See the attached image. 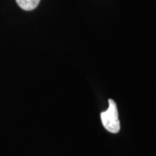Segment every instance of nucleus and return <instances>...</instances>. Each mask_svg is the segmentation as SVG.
Returning a JSON list of instances; mask_svg holds the SVG:
<instances>
[{
  "label": "nucleus",
  "mask_w": 156,
  "mask_h": 156,
  "mask_svg": "<svg viewBox=\"0 0 156 156\" xmlns=\"http://www.w3.org/2000/svg\"><path fill=\"white\" fill-rule=\"evenodd\" d=\"M101 120L103 127L113 134L120 131L121 125L118 116V109L115 101L112 99L108 100V108L106 111L101 113Z\"/></svg>",
  "instance_id": "f257e3e1"
},
{
  "label": "nucleus",
  "mask_w": 156,
  "mask_h": 156,
  "mask_svg": "<svg viewBox=\"0 0 156 156\" xmlns=\"http://www.w3.org/2000/svg\"><path fill=\"white\" fill-rule=\"evenodd\" d=\"M41 0H16L18 6L24 11H32L38 6Z\"/></svg>",
  "instance_id": "f03ea898"
}]
</instances>
